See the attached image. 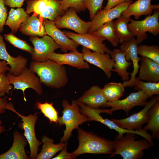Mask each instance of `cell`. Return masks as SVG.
<instances>
[{
  "mask_svg": "<svg viewBox=\"0 0 159 159\" xmlns=\"http://www.w3.org/2000/svg\"><path fill=\"white\" fill-rule=\"evenodd\" d=\"M29 68L37 75L42 84L47 87L60 89L68 82L65 67L51 60L41 62L33 60Z\"/></svg>",
  "mask_w": 159,
  "mask_h": 159,
  "instance_id": "cell-1",
  "label": "cell"
},
{
  "mask_svg": "<svg viewBox=\"0 0 159 159\" xmlns=\"http://www.w3.org/2000/svg\"><path fill=\"white\" fill-rule=\"evenodd\" d=\"M79 145L72 154L77 157L85 153L111 155L114 152L113 141L100 137L92 132L77 128Z\"/></svg>",
  "mask_w": 159,
  "mask_h": 159,
  "instance_id": "cell-2",
  "label": "cell"
},
{
  "mask_svg": "<svg viewBox=\"0 0 159 159\" xmlns=\"http://www.w3.org/2000/svg\"><path fill=\"white\" fill-rule=\"evenodd\" d=\"M136 134L130 132L126 133L119 138L113 140L115 149L109 158L116 155H120L123 159H139L144 155V150L151 146L148 141L144 138L136 140L138 137Z\"/></svg>",
  "mask_w": 159,
  "mask_h": 159,
  "instance_id": "cell-3",
  "label": "cell"
},
{
  "mask_svg": "<svg viewBox=\"0 0 159 159\" xmlns=\"http://www.w3.org/2000/svg\"><path fill=\"white\" fill-rule=\"evenodd\" d=\"M62 105V115L58 117L57 123L60 126L63 125L65 126L63 135L60 139V142H65L69 139L73 130L88 121V118L80 112V107L75 100H72L70 104L67 100H64Z\"/></svg>",
  "mask_w": 159,
  "mask_h": 159,
  "instance_id": "cell-4",
  "label": "cell"
},
{
  "mask_svg": "<svg viewBox=\"0 0 159 159\" xmlns=\"http://www.w3.org/2000/svg\"><path fill=\"white\" fill-rule=\"evenodd\" d=\"M80 112L85 115L88 118V121H96L101 122L108 127L111 129L117 131L118 134L115 137L119 138L127 132L133 133L139 135L146 139L149 142L151 146H153L154 143L153 141L151 135L143 129L137 131L123 129L119 127L111 120L108 119H104L100 115L101 113L107 112V109H96L89 107L84 104L80 103Z\"/></svg>",
  "mask_w": 159,
  "mask_h": 159,
  "instance_id": "cell-5",
  "label": "cell"
},
{
  "mask_svg": "<svg viewBox=\"0 0 159 159\" xmlns=\"http://www.w3.org/2000/svg\"><path fill=\"white\" fill-rule=\"evenodd\" d=\"M5 108L14 112L21 118L22 127L24 130L23 135L29 145L30 151L29 158L31 159H36L39 147L43 144L42 142L38 140L36 135L35 126L38 118L37 113L35 112L34 114H31L27 116H24L15 109L11 102L7 103Z\"/></svg>",
  "mask_w": 159,
  "mask_h": 159,
  "instance_id": "cell-6",
  "label": "cell"
},
{
  "mask_svg": "<svg viewBox=\"0 0 159 159\" xmlns=\"http://www.w3.org/2000/svg\"><path fill=\"white\" fill-rule=\"evenodd\" d=\"M159 12L157 11L142 20L131 19L130 23L127 24L128 29L135 36H137L136 40L138 44H140L147 38V32L155 36L159 34Z\"/></svg>",
  "mask_w": 159,
  "mask_h": 159,
  "instance_id": "cell-7",
  "label": "cell"
},
{
  "mask_svg": "<svg viewBox=\"0 0 159 159\" xmlns=\"http://www.w3.org/2000/svg\"><path fill=\"white\" fill-rule=\"evenodd\" d=\"M6 75L9 83L13 85L14 89L22 91L25 101H26L25 91L27 89H32L39 95L42 94V85L39 78L29 68L26 67L22 73L17 76L13 75L9 72L7 73Z\"/></svg>",
  "mask_w": 159,
  "mask_h": 159,
  "instance_id": "cell-8",
  "label": "cell"
},
{
  "mask_svg": "<svg viewBox=\"0 0 159 159\" xmlns=\"http://www.w3.org/2000/svg\"><path fill=\"white\" fill-rule=\"evenodd\" d=\"M159 100V95L152 97L150 101L146 102L144 108L138 112L124 119L112 118L111 120L123 129L137 131L142 130L143 125L147 123L148 120V111Z\"/></svg>",
  "mask_w": 159,
  "mask_h": 159,
  "instance_id": "cell-9",
  "label": "cell"
},
{
  "mask_svg": "<svg viewBox=\"0 0 159 159\" xmlns=\"http://www.w3.org/2000/svg\"><path fill=\"white\" fill-rule=\"evenodd\" d=\"M29 40L34 46L33 52L31 54L32 59L37 62L46 61L50 54L60 48V46L52 37L47 35L41 38L37 36L30 37Z\"/></svg>",
  "mask_w": 159,
  "mask_h": 159,
  "instance_id": "cell-10",
  "label": "cell"
},
{
  "mask_svg": "<svg viewBox=\"0 0 159 159\" xmlns=\"http://www.w3.org/2000/svg\"><path fill=\"white\" fill-rule=\"evenodd\" d=\"M76 10L71 7L62 16L57 18L54 21L58 28H65L72 30L78 34L87 33L91 26V21L86 22L77 15Z\"/></svg>",
  "mask_w": 159,
  "mask_h": 159,
  "instance_id": "cell-11",
  "label": "cell"
},
{
  "mask_svg": "<svg viewBox=\"0 0 159 159\" xmlns=\"http://www.w3.org/2000/svg\"><path fill=\"white\" fill-rule=\"evenodd\" d=\"M63 33L67 37L93 52L110 54L111 51L103 43L106 40L102 37L95 36L91 34H79L64 31Z\"/></svg>",
  "mask_w": 159,
  "mask_h": 159,
  "instance_id": "cell-12",
  "label": "cell"
},
{
  "mask_svg": "<svg viewBox=\"0 0 159 159\" xmlns=\"http://www.w3.org/2000/svg\"><path fill=\"white\" fill-rule=\"evenodd\" d=\"M149 97L142 91L138 90L136 92L130 93L125 98L117 100L114 101L107 102L102 107H111L110 109L113 112L122 110L128 115L130 110L135 106H144Z\"/></svg>",
  "mask_w": 159,
  "mask_h": 159,
  "instance_id": "cell-13",
  "label": "cell"
},
{
  "mask_svg": "<svg viewBox=\"0 0 159 159\" xmlns=\"http://www.w3.org/2000/svg\"><path fill=\"white\" fill-rule=\"evenodd\" d=\"M132 1L120 4L110 9H100L99 10L91 21V26L87 33L91 34L106 23L117 18L121 15Z\"/></svg>",
  "mask_w": 159,
  "mask_h": 159,
  "instance_id": "cell-14",
  "label": "cell"
},
{
  "mask_svg": "<svg viewBox=\"0 0 159 159\" xmlns=\"http://www.w3.org/2000/svg\"><path fill=\"white\" fill-rule=\"evenodd\" d=\"M43 24L46 34L50 36L60 47L61 51L67 52L68 51L77 49L80 46L75 41L67 37L55 25L54 21L43 19Z\"/></svg>",
  "mask_w": 159,
  "mask_h": 159,
  "instance_id": "cell-15",
  "label": "cell"
},
{
  "mask_svg": "<svg viewBox=\"0 0 159 159\" xmlns=\"http://www.w3.org/2000/svg\"><path fill=\"white\" fill-rule=\"evenodd\" d=\"M60 0H36L33 7V14L39 15V20L43 22V19L54 21L64 12L60 9Z\"/></svg>",
  "mask_w": 159,
  "mask_h": 159,
  "instance_id": "cell-16",
  "label": "cell"
},
{
  "mask_svg": "<svg viewBox=\"0 0 159 159\" xmlns=\"http://www.w3.org/2000/svg\"><path fill=\"white\" fill-rule=\"evenodd\" d=\"M138 44L136 39L134 37L122 43L120 47V49L124 53L126 60L128 62H132L133 67V71L130 74L131 77L130 79L123 82L122 84L125 87H133L135 79L138 72V62L140 58L138 56Z\"/></svg>",
  "mask_w": 159,
  "mask_h": 159,
  "instance_id": "cell-17",
  "label": "cell"
},
{
  "mask_svg": "<svg viewBox=\"0 0 159 159\" xmlns=\"http://www.w3.org/2000/svg\"><path fill=\"white\" fill-rule=\"evenodd\" d=\"M82 52L84 60L100 68L108 78H111L114 61L110 58V54L97 52H92L90 49L84 47H82Z\"/></svg>",
  "mask_w": 159,
  "mask_h": 159,
  "instance_id": "cell-18",
  "label": "cell"
},
{
  "mask_svg": "<svg viewBox=\"0 0 159 159\" xmlns=\"http://www.w3.org/2000/svg\"><path fill=\"white\" fill-rule=\"evenodd\" d=\"M48 59L61 65H68L81 69H88L90 68L89 64L83 59L82 53L79 52L77 49L71 51L69 53L65 52L64 54L54 52L49 55Z\"/></svg>",
  "mask_w": 159,
  "mask_h": 159,
  "instance_id": "cell-19",
  "label": "cell"
},
{
  "mask_svg": "<svg viewBox=\"0 0 159 159\" xmlns=\"http://www.w3.org/2000/svg\"><path fill=\"white\" fill-rule=\"evenodd\" d=\"M0 59L5 61L10 66L9 72L13 75H20L26 67L27 59L21 54L16 57L10 55L7 51L6 44L0 34Z\"/></svg>",
  "mask_w": 159,
  "mask_h": 159,
  "instance_id": "cell-20",
  "label": "cell"
},
{
  "mask_svg": "<svg viewBox=\"0 0 159 159\" xmlns=\"http://www.w3.org/2000/svg\"><path fill=\"white\" fill-rule=\"evenodd\" d=\"M13 142L10 149L0 155V159H29L25 148L28 142L25 136L19 131L13 132Z\"/></svg>",
  "mask_w": 159,
  "mask_h": 159,
  "instance_id": "cell-21",
  "label": "cell"
},
{
  "mask_svg": "<svg viewBox=\"0 0 159 159\" xmlns=\"http://www.w3.org/2000/svg\"><path fill=\"white\" fill-rule=\"evenodd\" d=\"M77 101L94 108L102 107L107 101L104 95L102 89L98 85H93L85 91Z\"/></svg>",
  "mask_w": 159,
  "mask_h": 159,
  "instance_id": "cell-22",
  "label": "cell"
},
{
  "mask_svg": "<svg viewBox=\"0 0 159 159\" xmlns=\"http://www.w3.org/2000/svg\"><path fill=\"white\" fill-rule=\"evenodd\" d=\"M151 0H137L130 4L121 15L126 17L133 16L137 19L142 15H151L153 9H159V4L152 5Z\"/></svg>",
  "mask_w": 159,
  "mask_h": 159,
  "instance_id": "cell-23",
  "label": "cell"
},
{
  "mask_svg": "<svg viewBox=\"0 0 159 159\" xmlns=\"http://www.w3.org/2000/svg\"><path fill=\"white\" fill-rule=\"evenodd\" d=\"M138 78L147 82H159V64L147 57L140 58Z\"/></svg>",
  "mask_w": 159,
  "mask_h": 159,
  "instance_id": "cell-24",
  "label": "cell"
},
{
  "mask_svg": "<svg viewBox=\"0 0 159 159\" xmlns=\"http://www.w3.org/2000/svg\"><path fill=\"white\" fill-rule=\"evenodd\" d=\"M19 29L22 34L30 37L47 35L43 22L34 14L21 24Z\"/></svg>",
  "mask_w": 159,
  "mask_h": 159,
  "instance_id": "cell-25",
  "label": "cell"
},
{
  "mask_svg": "<svg viewBox=\"0 0 159 159\" xmlns=\"http://www.w3.org/2000/svg\"><path fill=\"white\" fill-rule=\"evenodd\" d=\"M110 55L114 61L112 72H116L123 81L129 80L130 73L127 72L128 68L132 64L131 62L127 61L125 58L123 52L120 49H115L111 51Z\"/></svg>",
  "mask_w": 159,
  "mask_h": 159,
  "instance_id": "cell-26",
  "label": "cell"
},
{
  "mask_svg": "<svg viewBox=\"0 0 159 159\" xmlns=\"http://www.w3.org/2000/svg\"><path fill=\"white\" fill-rule=\"evenodd\" d=\"M42 142L43 143L42 148L40 152L38 154L36 159L52 158L67 143V142H60L57 144H55L53 140L46 135H44L42 138Z\"/></svg>",
  "mask_w": 159,
  "mask_h": 159,
  "instance_id": "cell-27",
  "label": "cell"
},
{
  "mask_svg": "<svg viewBox=\"0 0 159 159\" xmlns=\"http://www.w3.org/2000/svg\"><path fill=\"white\" fill-rule=\"evenodd\" d=\"M131 19L130 17L121 15L113 21L114 33L120 44L132 39L135 36L127 27V24Z\"/></svg>",
  "mask_w": 159,
  "mask_h": 159,
  "instance_id": "cell-28",
  "label": "cell"
},
{
  "mask_svg": "<svg viewBox=\"0 0 159 159\" xmlns=\"http://www.w3.org/2000/svg\"><path fill=\"white\" fill-rule=\"evenodd\" d=\"M29 16L23 8H18L14 9L11 8L9 12L5 25L9 27L12 33H16L21 24Z\"/></svg>",
  "mask_w": 159,
  "mask_h": 159,
  "instance_id": "cell-29",
  "label": "cell"
},
{
  "mask_svg": "<svg viewBox=\"0 0 159 159\" xmlns=\"http://www.w3.org/2000/svg\"><path fill=\"white\" fill-rule=\"evenodd\" d=\"M148 120L143 129L146 131L149 130L152 132L153 139H159V100L147 112Z\"/></svg>",
  "mask_w": 159,
  "mask_h": 159,
  "instance_id": "cell-30",
  "label": "cell"
},
{
  "mask_svg": "<svg viewBox=\"0 0 159 159\" xmlns=\"http://www.w3.org/2000/svg\"><path fill=\"white\" fill-rule=\"evenodd\" d=\"M125 87L120 82H110L106 84L102 89L107 102L119 100L122 96Z\"/></svg>",
  "mask_w": 159,
  "mask_h": 159,
  "instance_id": "cell-31",
  "label": "cell"
},
{
  "mask_svg": "<svg viewBox=\"0 0 159 159\" xmlns=\"http://www.w3.org/2000/svg\"><path fill=\"white\" fill-rule=\"evenodd\" d=\"M92 34L97 36L102 37L107 40L114 47H117L119 40L115 34L113 25V21L107 22L100 26Z\"/></svg>",
  "mask_w": 159,
  "mask_h": 159,
  "instance_id": "cell-32",
  "label": "cell"
},
{
  "mask_svg": "<svg viewBox=\"0 0 159 159\" xmlns=\"http://www.w3.org/2000/svg\"><path fill=\"white\" fill-rule=\"evenodd\" d=\"M133 87L135 90H141L149 98L154 95H159V82H145L140 79L138 77H135Z\"/></svg>",
  "mask_w": 159,
  "mask_h": 159,
  "instance_id": "cell-33",
  "label": "cell"
},
{
  "mask_svg": "<svg viewBox=\"0 0 159 159\" xmlns=\"http://www.w3.org/2000/svg\"><path fill=\"white\" fill-rule=\"evenodd\" d=\"M138 54L148 58L159 64V47L157 45L143 44L138 46Z\"/></svg>",
  "mask_w": 159,
  "mask_h": 159,
  "instance_id": "cell-34",
  "label": "cell"
},
{
  "mask_svg": "<svg viewBox=\"0 0 159 159\" xmlns=\"http://www.w3.org/2000/svg\"><path fill=\"white\" fill-rule=\"evenodd\" d=\"M36 106L49 119L50 123H57L59 117L58 112L54 107L52 103L46 102L42 103L37 102H36Z\"/></svg>",
  "mask_w": 159,
  "mask_h": 159,
  "instance_id": "cell-35",
  "label": "cell"
},
{
  "mask_svg": "<svg viewBox=\"0 0 159 159\" xmlns=\"http://www.w3.org/2000/svg\"><path fill=\"white\" fill-rule=\"evenodd\" d=\"M6 40L15 47L28 52L32 54L33 52L34 47L26 41L16 37L12 32L4 35Z\"/></svg>",
  "mask_w": 159,
  "mask_h": 159,
  "instance_id": "cell-36",
  "label": "cell"
},
{
  "mask_svg": "<svg viewBox=\"0 0 159 159\" xmlns=\"http://www.w3.org/2000/svg\"><path fill=\"white\" fill-rule=\"evenodd\" d=\"M60 6L61 11L64 12L67 11L69 7L74 8L78 13L85 11L86 9L84 0H61Z\"/></svg>",
  "mask_w": 159,
  "mask_h": 159,
  "instance_id": "cell-37",
  "label": "cell"
},
{
  "mask_svg": "<svg viewBox=\"0 0 159 159\" xmlns=\"http://www.w3.org/2000/svg\"><path fill=\"white\" fill-rule=\"evenodd\" d=\"M104 0H84V3L89 12L90 17L92 20L97 12L102 8Z\"/></svg>",
  "mask_w": 159,
  "mask_h": 159,
  "instance_id": "cell-38",
  "label": "cell"
},
{
  "mask_svg": "<svg viewBox=\"0 0 159 159\" xmlns=\"http://www.w3.org/2000/svg\"><path fill=\"white\" fill-rule=\"evenodd\" d=\"M13 87L9 83L5 73H0V97L4 96L6 94L9 93Z\"/></svg>",
  "mask_w": 159,
  "mask_h": 159,
  "instance_id": "cell-39",
  "label": "cell"
},
{
  "mask_svg": "<svg viewBox=\"0 0 159 159\" xmlns=\"http://www.w3.org/2000/svg\"><path fill=\"white\" fill-rule=\"evenodd\" d=\"M7 9L4 0H0V33L4 30L7 18Z\"/></svg>",
  "mask_w": 159,
  "mask_h": 159,
  "instance_id": "cell-40",
  "label": "cell"
},
{
  "mask_svg": "<svg viewBox=\"0 0 159 159\" xmlns=\"http://www.w3.org/2000/svg\"><path fill=\"white\" fill-rule=\"evenodd\" d=\"M66 144L61 150L60 153L57 156L52 158V159H72L76 158L72 153H68L67 151Z\"/></svg>",
  "mask_w": 159,
  "mask_h": 159,
  "instance_id": "cell-41",
  "label": "cell"
},
{
  "mask_svg": "<svg viewBox=\"0 0 159 159\" xmlns=\"http://www.w3.org/2000/svg\"><path fill=\"white\" fill-rule=\"evenodd\" d=\"M133 0H107L105 9H108L112 8L122 3L132 1Z\"/></svg>",
  "mask_w": 159,
  "mask_h": 159,
  "instance_id": "cell-42",
  "label": "cell"
},
{
  "mask_svg": "<svg viewBox=\"0 0 159 159\" xmlns=\"http://www.w3.org/2000/svg\"><path fill=\"white\" fill-rule=\"evenodd\" d=\"M24 0H4L5 6L11 8H21Z\"/></svg>",
  "mask_w": 159,
  "mask_h": 159,
  "instance_id": "cell-43",
  "label": "cell"
},
{
  "mask_svg": "<svg viewBox=\"0 0 159 159\" xmlns=\"http://www.w3.org/2000/svg\"><path fill=\"white\" fill-rule=\"evenodd\" d=\"M7 96L3 98L0 97V115L4 113L6 111L5 107L8 103Z\"/></svg>",
  "mask_w": 159,
  "mask_h": 159,
  "instance_id": "cell-44",
  "label": "cell"
},
{
  "mask_svg": "<svg viewBox=\"0 0 159 159\" xmlns=\"http://www.w3.org/2000/svg\"><path fill=\"white\" fill-rule=\"evenodd\" d=\"M36 1V0H27V7L26 11L27 14H29L33 12L34 6Z\"/></svg>",
  "mask_w": 159,
  "mask_h": 159,
  "instance_id": "cell-45",
  "label": "cell"
},
{
  "mask_svg": "<svg viewBox=\"0 0 159 159\" xmlns=\"http://www.w3.org/2000/svg\"><path fill=\"white\" fill-rule=\"evenodd\" d=\"M8 65L5 61L0 59V73L9 71L10 68L8 67Z\"/></svg>",
  "mask_w": 159,
  "mask_h": 159,
  "instance_id": "cell-46",
  "label": "cell"
},
{
  "mask_svg": "<svg viewBox=\"0 0 159 159\" xmlns=\"http://www.w3.org/2000/svg\"><path fill=\"white\" fill-rule=\"evenodd\" d=\"M6 130L4 127L1 125H0V134L4 132Z\"/></svg>",
  "mask_w": 159,
  "mask_h": 159,
  "instance_id": "cell-47",
  "label": "cell"
},
{
  "mask_svg": "<svg viewBox=\"0 0 159 159\" xmlns=\"http://www.w3.org/2000/svg\"><path fill=\"white\" fill-rule=\"evenodd\" d=\"M2 124V121H1L0 120V125H1Z\"/></svg>",
  "mask_w": 159,
  "mask_h": 159,
  "instance_id": "cell-48",
  "label": "cell"
},
{
  "mask_svg": "<svg viewBox=\"0 0 159 159\" xmlns=\"http://www.w3.org/2000/svg\"></svg>",
  "mask_w": 159,
  "mask_h": 159,
  "instance_id": "cell-49",
  "label": "cell"
}]
</instances>
